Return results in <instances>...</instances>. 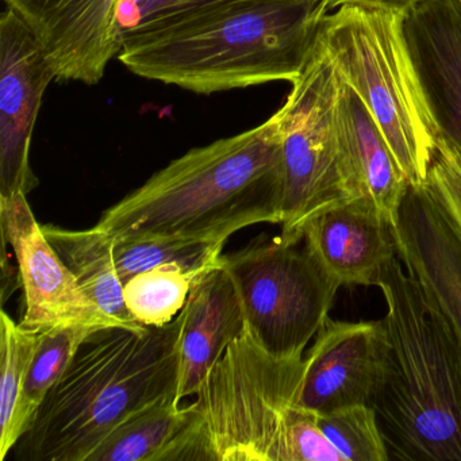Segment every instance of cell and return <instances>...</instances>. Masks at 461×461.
<instances>
[{
  "instance_id": "obj_1",
  "label": "cell",
  "mask_w": 461,
  "mask_h": 461,
  "mask_svg": "<svg viewBox=\"0 0 461 461\" xmlns=\"http://www.w3.org/2000/svg\"><path fill=\"white\" fill-rule=\"evenodd\" d=\"M276 114L249 131L194 148L104 210L95 228L114 240L226 242L282 222Z\"/></svg>"
},
{
  "instance_id": "obj_2",
  "label": "cell",
  "mask_w": 461,
  "mask_h": 461,
  "mask_svg": "<svg viewBox=\"0 0 461 461\" xmlns=\"http://www.w3.org/2000/svg\"><path fill=\"white\" fill-rule=\"evenodd\" d=\"M180 326L179 314L161 328L93 331L14 447L18 460L87 461L123 420L176 398Z\"/></svg>"
},
{
  "instance_id": "obj_3",
  "label": "cell",
  "mask_w": 461,
  "mask_h": 461,
  "mask_svg": "<svg viewBox=\"0 0 461 461\" xmlns=\"http://www.w3.org/2000/svg\"><path fill=\"white\" fill-rule=\"evenodd\" d=\"M326 14L322 0H237L117 59L142 79L201 95L293 83Z\"/></svg>"
},
{
  "instance_id": "obj_4",
  "label": "cell",
  "mask_w": 461,
  "mask_h": 461,
  "mask_svg": "<svg viewBox=\"0 0 461 461\" xmlns=\"http://www.w3.org/2000/svg\"><path fill=\"white\" fill-rule=\"evenodd\" d=\"M377 288L390 353L375 398L390 460L461 461V352L398 255Z\"/></svg>"
},
{
  "instance_id": "obj_5",
  "label": "cell",
  "mask_w": 461,
  "mask_h": 461,
  "mask_svg": "<svg viewBox=\"0 0 461 461\" xmlns=\"http://www.w3.org/2000/svg\"><path fill=\"white\" fill-rule=\"evenodd\" d=\"M303 369V357H274L245 329L204 377L187 426L158 461H291L310 412L298 404Z\"/></svg>"
},
{
  "instance_id": "obj_6",
  "label": "cell",
  "mask_w": 461,
  "mask_h": 461,
  "mask_svg": "<svg viewBox=\"0 0 461 461\" xmlns=\"http://www.w3.org/2000/svg\"><path fill=\"white\" fill-rule=\"evenodd\" d=\"M404 14L342 5L318 44L374 118L409 185L428 183L437 133L403 33Z\"/></svg>"
},
{
  "instance_id": "obj_7",
  "label": "cell",
  "mask_w": 461,
  "mask_h": 461,
  "mask_svg": "<svg viewBox=\"0 0 461 461\" xmlns=\"http://www.w3.org/2000/svg\"><path fill=\"white\" fill-rule=\"evenodd\" d=\"M277 110L282 158V233L296 236L315 215L363 198L345 158L339 128L342 80L315 42L303 71Z\"/></svg>"
},
{
  "instance_id": "obj_8",
  "label": "cell",
  "mask_w": 461,
  "mask_h": 461,
  "mask_svg": "<svg viewBox=\"0 0 461 461\" xmlns=\"http://www.w3.org/2000/svg\"><path fill=\"white\" fill-rule=\"evenodd\" d=\"M221 266L233 282L245 329L256 344L274 357H303L341 287L303 237L256 239L221 256Z\"/></svg>"
},
{
  "instance_id": "obj_9",
  "label": "cell",
  "mask_w": 461,
  "mask_h": 461,
  "mask_svg": "<svg viewBox=\"0 0 461 461\" xmlns=\"http://www.w3.org/2000/svg\"><path fill=\"white\" fill-rule=\"evenodd\" d=\"M26 196H0L2 237L14 250L25 298L21 326L36 333L60 328L98 330L123 326L86 295L45 236Z\"/></svg>"
},
{
  "instance_id": "obj_10",
  "label": "cell",
  "mask_w": 461,
  "mask_h": 461,
  "mask_svg": "<svg viewBox=\"0 0 461 461\" xmlns=\"http://www.w3.org/2000/svg\"><path fill=\"white\" fill-rule=\"evenodd\" d=\"M58 80L41 45L26 23L5 10L0 17V196L39 185L31 147L48 86Z\"/></svg>"
},
{
  "instance_id": "obj_11",
  "label": "cell",
  "mask_w": 461,
  "mask_h": 461,
  "mask_svg": "<svg viewBox=\"0 0 461 461\" xmlns=\"http://www.w3.org/2000/svg\"><path fill=\"white\" fill-rule=\"evenodd\" d=\"M396 253L461 352V225L429 187L409 185L391 225Z\"/></svg>"
},
{
  "instance_id": "obj_12",
  "label": "cell",
  "mask_w": 461,
  "mask_h": 461,
  "mask_svg": "<svg viewBox=\"0 0 461 461\" xmlns=\"http://www.w3.org/2000/svg\"><path fill=\"white\" fill-rule=\"evenodd\" d=\"M387 330L382 321L326 320L304 360L298 404L318 414L374 404L387 374Z\"/></svg>"
},
{
  "instance_id": "obj_13",
  "label": "cell",
  "mask_w": 461,
  "mask_h": 461,
  "mask_svg": "<svg viewBox=\"0 0 461 461\" xmlns=\"http://www.w3.org/2000/svg\"><path fill=\"white\" fill-rule=\"evenodd\" d=\"M26 23L59 82L98 85L121 48L115 36L117 0H4Z\"/></svg>"
},
{
  "instance_id": "obj_14",
  "label": "cell",
  "mask_w": 461,
  "mask_h": 461,
  "mask_svg": "<svg viewBox=\"0 0 461 461\" xmlns=\"http://www.w3.org/2000/svg\"><path fill=\"white\" fill-rule=\"evenodd\" d=\"M403 33L437 139L461 155V0H420Z\"/></svg>"
},
{
  "instance_id": "obj_15",
  "label": "cell",
  "mask_w": 461,
  "mask_h": 461,
  "mask_svg": "<svg viewBox=\"0 0 461 461\" xmlns=\"http://www.w3.org/2000/svg\"><path fill=\"white\" fill-rule=\"evenodd\" d=\"M336 282L376 285L396 253L391 223L368 198L325 210L296 233Z\"/></svg>"
},
{
  "instance_id": "obj_16",
  "label": "cell",
  "mask_w": 461,
  "mask_h": 461,
  "mask_svg": "<svg viewBox=\"0 0 461 461\" xmlns=\"http://www.w3.org/2000/svg\"><path fill=\"white\" fill-rule=\"evenodd\" d=\"M180 318L176 398L182 403L195 396L212 366L245 330L241 302L221 261L196 280Z\"/></svg>"
},
{
  "instance_id": "obj_17",
  "label": "cell",
  "mask_w": 461,
  "mask_h": 461,
  "mask_svg": "<svg viewBox=\"0 0 461 461\" xmlns=\"http://www.w3.org/2000/svg\"><path fill=\"white\" fill-rule=\"evenodd\" d=\"M339 128L356 187L393 225L409 183L382 131L357 95L342 82Z\"/></svg>"
},
{
  "instance_id": "obj_18",
  "label": "cell",
  "mask_w": 461,
  "mask_h": 461,
  "mask_svg": "<svg viewBox=\"0 0 461 461\" xmlns=\"http://www.w3.org/2000/svg\"><path fill=\"white\" fill-rule=\"evenodd\" d=\"M45 236L71 269L86 295L110 317L125 328L142 330L131 317L123 299V283L113 256V239L94 228L71 230L55 225H42Z\"/></svg>"
},
{
  "instance_id": "obj_19",
  "label": "cell",
  "mask_w": 461,
  "mask_h": 461,
  "mask_svg": "<svg viewBox=\"0 0 461 461\" xmlns=\"http://www.w3.org/2000/svg\"><path fill=\"white\" fill-rule=\"evenodd\" d=\"M190 420V407L164 398L114 429L87 461H158Z\"/></svg>"
},
{
  "instance_id": "obj_20",
  "label": "cell",
  "mask_w": 461,
  "mask_h": 461,
  "mask_svg": "<svg viewBox=\"0 0 461 461\" xmlns=\"http://www.w3.org/2000/svg\"><path fill=\"white\" fill-rule=\"evenodd\" d=\"M40 333L23 328L6 312L0 318V460H5L29 430L23 393Z\"/></svg>"
},
{
  "instance_id": "obj_21",
  "label": "cell",
  "mask_w": 461,
  "mask_h": 461,
  "mask_svg": "<svg viewBox=\"0 0 461 461\" xmlns=\"http://www.w3.org/2000/svg\"><path fill=\"white\" fill-rule=\"evenodd\" d=\"M215 266L190 268L167 264L140 272L123 283L126 307L144 328L169 325L185 309L196 280Z\"/></svg>"
},
{
  "instance_id": "obj_22",
  "label": "cell",
  "mask_w": 461,
  "mask_h": 461,
  "mask_svg": "<svg viewBox=\"0 0 461 461\" xmlns=\"http://www.w3.org/2000/svg\"><path fill=\"white\" fill-rule=\"evenodd\" d=\"M234 2L237 0H117L118 45L122 50L169 36Z\"/></svg>"
},
{
  "instance_id": "obj_23",
  "label": "cell",
  "mask_w": 461,
  "mask_h": 461,
  "mask_svg": "<svg viewBox=\"0 0 461 461\" xmlns=\"http://www.w3.org/2000/svg\"><path fill=\"white\" fill-rule=\"evenodd\" d=\"M226 242L185 240H114L113 256L122 283L147 269L167 264L203 268L220 263Z\"/></svg>"
},
{
  "instance_id": "obj_24",
  "label": "cell",
  "mask_w": 461,
  "mask_h": 461,
  "mask_svg": "<svg viewBox=\"0 0 461 461\" xmlns=\"http://www.w3.org/2000/svg\"><path fill=\"white\" fill-rule=\"evenodd\" d=\"M93 329L60 328L40 333V344L32 360L23 393V411L31 428L37 410L68 368L77 349Z\"/></svg>"
},
{
  "instance_id": "obj_25",
  "label": "cell",
  "mask_w": 461,
  "mask_h": 461,
  "mask_svg": "<svg viewBox=\"0 0 461 461\" xmlns=\"http://www.w3.org/2000/svg\"><path fill=\"white\" fill-rule=\"evenodd\" d=\"M320 426L345 461L390 460L376 411L368 404L320 414Z\"/></svg>"
},
{
  "instance_id": "obj_26",
  "label": "cell",
  "mask_w": 461,
  "mask_h": 461,
  "mask_svg": "<svg viewBox=\"0 0 461 461\" xmlns=\"http://www.w3.org/2000/svg\"><path fill=\"white\" fill-rule=\"evenodd\" d=\"M428 185L461 225V155L437 139Z\"/></svg>"
},
{
  "instance_id": "obj_27",
  "label": "cell",
  "mask_w": 461,
  "mask_h": 461,
  "mask_svg": "<svg viewBox=\"0 0 461 461\" xmlns=\"http://www.w3.org/2000/svg\"><path fill=\"white\" fill-rule=\"evenodd\" d=\"M420 2V0H333L330 12L342 5H357V6L374 7V9L385 10V12L406 14L411 7Z\"/></svg>"
},
{
  "instance_id": "obj_28",
  "label": "cell",
  "mask_w": 461,
  "mask_h": 461,
  "mask_svg": "<svg viewBox=\"0 0 461 461\" xmlns=\"http://www.w3.org/2000/svg\"><path fill=\"white\" fill-rule=\"evenodd\" d=\"M323 6H325L326 12H330L331 4H333V0H322Z\"/></svg>"
},
{
  "instance_id": "obj_29",
  "label": "cell",
  "mask_w": 461,
  "mask_h": 461,
  "mask_svg": "<svg viewBox=\"0 0 461 461\" xmlns=\"http://www.w3.org/2000/svg\"><path fill=\"white\" fill-rule=\"evenodd\" d=\"M458 223H460V222H458Z\"/></svg>"
}]
</instances>
